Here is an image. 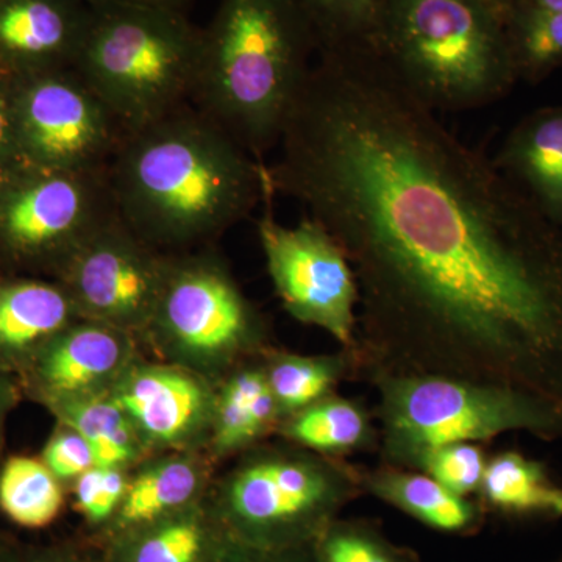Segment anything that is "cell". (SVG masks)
<instances>
[{"instance_id":"d6a6232c","label":"cell","mask_w":562,"mask_h":562,"mask_svg":"<svg viewBox=\"0 0 562 562\" xmlns=\"http://www.w3.org/2000/svg\"><path fill=\"white\" fill-rule=\"evenodd\" d=\"M29 168L14 125L13 79L0 72V188Z\"/></svg>"},{"instance_id":"4316f807","label":"cell","mask_w":562,"mask_h":562,"mask_svg":"<svg viewBox=\"0 0 562 562\" xmlns=\"http://www.w3.org/2000/svg\"><path fill=\"white\" fill-rule=\"evenodd\" d=\"M506 32L519 80L538 83L562 66V11L512 10Z\"/></svg>"},{"instance_id":"7402d4cb","label":"cell","mask_w":562,"mask_h":562,"mask_svg":"<svg viewBox=\"0 0 562 562\" xmlns=\"http://www.w3.org/2000/svg\"><path fill=\"white\" fill-rule=\"evenodd\" d=\"M476 498L487 516L528 522L562 519V486L542 461L517 450H503L487 458Z\"/></svg>"},{"instance_id":"836d02e7","label":"cell","mask_w":562,"mask_h":562,"mask_svg":"<svg viewBox=\"0 0 562 562\" xmlns=\"http://www.w3.org/2000/svg\"><path fill=\"white\" fill-rule=\"evenodd\" d=\"M225 562H319L313 546L292 547V549L258 550L236 546Z\"/></svg>"},{"instance_id":"5b68a950","label":"cell","mask_w":562,"mask_h":562,"mask_svg":"<svg viewBox=\"0 0 562 562\" xmlns=\"http://www.w3.org/2000/svg\"><path fill=\"white\" fill-rule=\"evenodd\" d=\"M361 495L360 465L279 438L238 454L206 501L233 541L280 550L313 546Z\"/></svg>"},{"instance_id":"8fae6325","label":"cell","mask_w":562,"mask_h":562,"mask_svg":"<svg viewBox=\"0 0 562 562\" xmlns=\"http://www.w3.org/2000/svg\"><path fill=\"white\" fill-rule=\"evenodd\" d=\"M22 157L44 171H105L125 132L76 69L13 79Z\"/></svg>"},{"instance_id":"d590c367","label":"cell","mask_w":562,"mask_h":562,"mask_svg":"<svg viewBox=\"0 0 562 562\" xmlns=\"http://www.w3.org/2000/svg\"><path fill=\"white\" fill-rule=\"evenodd\" d=\"M25 562H98L90 558L72 552V550L63 549V547H50V549L33 550L25 553Z\"/></svg>"},{"instance_id":"7a4b0ae2","label":"cell","mask_w":562,"mask_h":562,"mask_svg":"<svg viewBox=\"0 0 562 562\" xmlns=\"http://www.w3.org/2000/svg\"><path fill=\"white\" fill-rule=\"evenodd\" d=\"M257 161L192 102L125 133L109 166L117 216L165 254L213 241L262 202Z\"/></svg>"},{"instance_id":"d4e9b609","label":"cell","mask_w":562,"mask_h":562,"mask_svg":"<svg viewBox=\"0 0 562 562\" xmlns=\"http://www.w3.org/2000/svg\"><path fill=\"white\" fill-rule=\"evenodd\" d=\"M57 424L79 431L90 443L94 465L133 471L151 454L127 414L110 394L49 409Z\"/></svg>"},{"instance_id":"83f0119b","label":"cell","mask_w":562,"mask_h":562,"mask_svg":"<svg viewBox=\"0 0 562 562\" xmlns=\"http://www.w3.org/2000/svg\"><path fill=\"white\" fill-rule=\"evenodd\" d=\"M319 562H422L419 553L398 546L371 519H338L314 542Z\"/></svg>"},{"instance_id":"4fadbf2b","label":"cell","mask_w":562,"mask_h":562,"mask_svg":"<svg viewBox=\"0 0 562 562\" xmlns=\"http://www.w3.org/2000/svg\"><path fill=\"white\" fill-rule=\"evenodd\" d=\"M216 384L190 369L140 357L110 392L147 452H206Z\"/></svg>"},{"instance_id":"5bb4252c","label":"cell","mask_w":562,"mask_h":562,"mask_svg":"<svg viewBox=\"0 0 562 562\" xmlns=\"http://www.w3.org/2000/svg\"><path fill=\"white\" fill-rule=\"evenodd\" d=\"M132 333L79 319L69 325L20 375L22 392L44 408L110 394L143 357Z\"/></svg>"},{"instance_id":"8d00e7d4","label":"cell","mask_w":562,"mask_h":562,"mask_svg":"<svg viewBox=\"0 0 562 562\" xmlns=\"http://www.w3.org/2000/svg\"><path fill=\"white\" fill-rule=\"evenodd\" d=\"M90 3H113V5L138 7V9L173 11L179 13L183 0H88Z\"/></svg>"},{"instance_id":"484cf974","label":"cell","mask_w":562,"mask_h":562,"mask_svg":"<svg viewBox=\"0 0 562 562\" xmlns=\"http://www.w3.org/2000/svg\"><path fill=\"white\" fill-rule=\"evenodd\" d=\"M63 486L41 458L10 457L0 468V512L29 530L49 527L65 506Z\"/></svg>"},{"instance_id":"9a60e30c","label":"cell","mask_w":562,"mask_h":562,"mask_svg":"<svg viewBox=\"0 0 562 562\" xmlns=\"http://www.w3.org/2000/svg\"><path fill=\"white\" fill-rule=\"evenodd\" d=\"M90 13L77 0H0V72L21 79L74 68Z\"/></svg>"},{"instance_id":"e575fe53","label":"cell","mask_w":562,"mask_h":562,"mask_svg":"<svg viewBox=\"0 0 562 562\" xmlns=\"http://www.w3.org/2000/svg\"><path fill=\"white\" fill-rule=\"evenodd\" d=\"M22 394L24 392H22L20 379L13 373L0 371V457L5 442L7 420L20 403Z\"/></svg>"},{"instance_id":"4dcf8cb0","label":"cell","mask_w":562,"mask_h":562,"mask_svg":"<svg viewBox=\"0 0 562 562\" xmlns=\"http://www.w3.org/2000/svg\"><path fill=\"white\" fill-rule=\"evenodd\" d=\"M132 471L114 468L88 469L72 483L77 512L92 525H109L120 509Z\"/></svg>"},{"instance_id":"d6986e66","label":"cell","mask_w":562,"mask_h":562,"mask_svg":"<svg viewBox=\"0 0 562 562\" xmlns=\"http://www.w3.org/2000/svg\"><path fill=\"white\" fill-rule=\"evenodd\" d=\"M110 541L106 562H225L238 546L206 497Z\"/></svg>"},{"instance_id":"f546056e","label":"cell","mask_w":562,"mask_h":562,"mask_svg":"<svg viewBox=\"0 0 562 562\" xmlns=\"http://www.w3.org/2000/svg\"><path fill=\"white\" fill-rule=\"evenodd\" d=\"M487 458L482 443L460 442L436 447L417 457L412 471L431 476L461 497H476L482 486Z\"/></svg>"},{"instance_id":"ac0fdd59","label":"cell","mask_w":562,"mask_h":562,"mask_svg":"<svg viewBox=\"0 0 562 562\" xmlns=\"http://www.w3.org/2000/svg\"><path fill=\"white\" fill-rule=\"evenodd\" d=\"M281 419L266 379L262 355L244 361L216 384L213 431L206 453L216 465L236 458L276 436Z\"/></svg>"},{"instance_id":"cb8c5ba5","label":"cell","mask_w":562,"mask_h":562,"mask_svg":"<svg viewBox=\"0 0 562 562\" xmlns=\"http://www.w3.org/2000/svg\"><path fill=\"white\" fill-rule=\"evenodd\" d=\"M262 366L283 419L330 397L342 382L358 375L357 353L347 349L301 355L272 346L262 353Z\"/></svg>"},{"instance_id":"603a6c76","label":"cell","mask_w":562,"mask_h":562,"mask_svg":"<svg viewBox=\"0 0 562 562\" xmlns=\"http://www.w3.org/2000/svg\"><path fill=\"white\" fill-rule=\"evenodd\" d=\"M276 438L338 460L380 450L375 414L361 401L344 397L338 392L284 417Z\"/></svg>"},{"instance_id":"30bf717a","label":"cell","mask_w":562,"mask_h":562,"mask_svg":"<svg viewBox=\"0 0 562 562\" xmlns=\"http://www.w3.org/2000/svg\"><path fill=\"white\" fill-rule=\"evenodd\" d=\"M276 195L266 177L257 231L281 305L295 321L327 331L341 349L357 351L360 290L346 251L313 217L281 225L273 216Z\"/></svg>"},{"instance_id":"e0dca14e","label":"cell","mask_w":562,"mask_h":562,"mask_svg":"<svg viewBox=\"0 0 562 562\" xmlns=\"http://www.w3.org/2000/svg\"><path fill=\"white\" fill-rule=\"evenodd\" d=\"M79 319L58 281L0 279V371L20 379L40 351Z\"/></svg>"},{"instance_id":"60d3db41","label":"cell","mask_w":562,"mask_h":562,"mask_svg":"<svg viewBox=\"0 0 562 562\" xmlns=\"http://www.w3.org/2000/svg\"><path fill=\"white\" fill-rule=\"evenodd\" d=\"M543 562H562V554H561V557L553 558V560L543 561Z\"/></svg>"},{"instance_id":"52a82bcc","label":"cell","mask_w":562,"mask_h":562,"mask_svg":"<svg viewBox=\"0 0 562 562\" xmlns=\"http://www.w3.org/2000/svg\"><path fill=\"white\" fill-rule=\"evenodd\" d=\"M201 43L180 13L91 3L74 69L132 133L191 102Z\"/></svg>"},{"instance_id":"ab89813d","label":"cell","mask_w":562,"mask_h":562,"mask_svg":"<svg viewBox=\"0 0 562 562\" xmlns=\"http://www.w3.org/2000/svg\"><path fill=\"white\" fill-rule=\"evenodd\" d=\"M484 2H487L490 5L494 7V9L502 11L506 16V14L513 10V7L516 5L517 0H484Z\"/></svg>"},{"instance_id":"3957f363","label":"cell","mask_w":562,"mask_h":562,"mask_svg":"<svg viewBox=\"0 0 562 562\" xmlns=\"http://www.w3.org/2000/svg\"><path fill=\"white\" fill-rule=\"evenodd\" d=\"M313 47L302 0H224L202 36L192 105L262 161L308 79Z\"/></svg>"},{"instance_id":"7c38bea8","label":"cell","mask_w":562,"mask_h":562,"mask_svg":"<svg viewBox=\"0 0 562 562\" xmlns=\"http://www.w3.org/2000/svg\"><path fill=\"white\" fill-rule=\"evenodd\" d=\"M168 261L169 254L139 238L116 213L81 244L55 281L81 319L121 328L143 344Z\"/></svg>"},{"instance_id":"f35d334b","label":"cell","mask_w":562,"mask_h":562,"mask_svg":"<svg viewBox=\"0 0 562 562\" xmlns=\"http://www.w3.org/2000/svg\"><path fill=\"white\" fill-rule=\"evenodd\" d=\"M0 562H25V553L0 543Z\"/></svg>"},{"instance_id":"f1b7e54d","label":"cell","mask_w":562,"mask_h":562,"mask_svg":"<svg viewBox=\"0 0 562 562\" xmlns=\"http://www.w3.org/2000/svg\"><path fill=\"white\" fill-rule=\"evenodd\" d=\"M383 0H302L317 49L368 46Z\"/></svg>"},{"instance_id":"ba28073f","label":"cell","mask_w":562,"mask_h":562,"mask_svg":"<svg viewBox=\"0 0 562 562\" xmlns=\"http://www.w3.org/2000/svg\"><path fill=\"white\" fill-rule=\"evenodd\" d=\"M272 346L268 319L244 294L220 255L210 250L169 254L143 347L160 361L217 383Z\"/></svg>"},{"instance_id":"1f68e13d","label":"cell","mask_w":562,"mask_h":562,"mask_svg":"<svg viewBox=\"0 0 562 562\" xmlns=\"http://www.w3.org/2000/svg\"><path fill=\"white\" fill-rule=\"evenodd\" d=\"M41 461L63 484H72L77 479L94 468L90 443L79 431L57 424L49 441L44 446Z\"/></svg>"},{"instance_id":"9c48e42d","label":"cell","mask_w":562,"mask_h":562,"mask_svg":"<svg viewBox=\"0 0 562 562\" xmlns=\"http://www.w3.org/2000/svg\"><path fill=\"white\" fill-rule=\"evenodd\" d=\"M116 213L109 169H25L0 188V257L55 277Z\"/></svg>"},{"instance_id":"277c9868","label":"cell","mask_w":562,"mask_h":562,"mask_svg":"<svg viewBox=\"0 0 562 562\" xmlns=\"http://www.w3.org/2000/svg\"><path fill=\"white\" fill-rule=\"evenodd\" d=\"M368 46L432 111L482 109L519 80L506 16L484 0H383Z\"/></svg>"},{"instance_id":"74e56055","label":"cell","mask_w":562,"mask_h":562,"mask_svg":"<svg viewBox=\"0 0 562 562\" xmlns=\"http://www.w3.org/2000/svg\"><path fill=\"white\" fill-rule=\"evenodd\" d=\"M513 10L562 11V0H517Z\"/></svg>"},{"instance_id":"6da1fadb","label":"cell","mask_w":562,"mask_h":562,"mask_svg":"<svg viewBox=\"0 0 562 562\" xmlns=\"http://www.w3.org/2000/svg\"><path fill=\"white\" fill-rule=\"evenodd\" d=\"M266 165L349 258L357 379L430 373L562 408V231L371 47L321 50Z\"/></svg>"},{"instance_id":"8992f818","label":"cell","mask_w":562,"mask_h":562,"mask_svg":"<svg viewBox=\"0 0 562 562\" xmlns=\"http://www.w3.org/2000/svg\"><path fill=\"white\" fill-rule=\"evenodd\" d=\"M379 394L380 462L412 469L419 454L449 443H482L525 431L562 439V408L532 392L430 373L373 372Z\"/></svg>"},{"instance_id":"2e32d148","label":"cell","mask_w":562,"mask_h":562,"mask_svg":"<svg viewBox=\"0 0 562 562\" xmlns=\"http://www.w3.org/2000/svg\"><path fill=\"white\" fill-rule=\"evenodd\" d=\"M206 452L154 454L133 469L120 509L106 525L111 538L165 519L203 501L214 480Z\"/></svg>"},{"instance_id":"44dd1931","label":"cell","mask_w":562,"mask_h":562,"mask_svg":"<svg viewBox=\"0 0 562 562\" xmlns=\"http://www.w3.org/2000/svg\"><path fill=\"white\" fill-rule=\"evenodd\" d=\"M360 469L364 495L379 498L431 530L469 538L486 525L487 513L479 498L461 497L425 473L384 462Z\"/></svg>"},{"instance_id":"ffe728a7","label":"cell","mask_w":562,"mask_h":562,"mask_svg":"<svg viewBox=\"0 0 562 562\" xmlns=\"http://www.w3.org/2000/svg\"><path fill=\"white\" fill-rule=\"evenodd\" d=\"M494 165L562 231V106L528 114L509 133Z\"/></svg>"}]
</instances>
